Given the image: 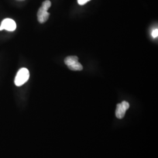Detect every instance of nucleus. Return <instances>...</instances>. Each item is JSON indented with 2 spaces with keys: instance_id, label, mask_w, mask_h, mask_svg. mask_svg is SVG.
I'll use <instances>...</instances> for the list:
<instances>
[{
  "instance_id": "0eeeda50",
  "label": "nucleus",
  "mask_w": 158,
  "mask_h": 158,
  "mask_svg": "<svg viewBox=\"0 0 158 158\" xmlns=\"http://www.w3.org/2000/svg\"><path fill=\"white\" fill-rule=\"evenodd\" d=\"M89 1H90V0H77V2H78V4L79 5L83 6V5L85 4Z\"/></svg>"
},
{
  "instance_id": "f257e3e1",
  "label": "nucleus",
  "mask_w": 158,
  "mask_h": 158,
  "mask_svg": "<svg viewBox=\"0 0 158 158\" xmlns=\"http://www.w3.org/2000/svg\"><path fill=\"white\" fill-rule=\"evenodd\" d=\"M51 2L49 0H46L43 2L41 7L38 11L37 16L38 20L40 23H44L47 21L49 19L50 14L48 12V10L51 7Z\"/></svg>"
},
{
  "instance_id": "7ed1b4c3",
  "label": "nucleus",
  "mask_w": 158,
  "mask_h": 158,
  "mask_svg": "<svg viewBox=\"0 0 158 158\" xmlns=\"http://www.w3.org/2000/svg\"><path fill=\"white\" fill-rule=\"evenodd\" d=\"M29 78V72L26 68L21 69L17 73L15 79V84L17 86H21L25 84Z\"/></svg>"
},
{
  "instance_id": "423d86ee",
  "label": "nucleus",
  "mask_w": 158,
  "mask_h": 158,
  "mask_svg": "<svg viewBox=\"0 0 158 158\" xmlns=\"http://www.w3.org/2000/svg\"><path fill=\"white\" fill-rule=\"evenodd\" d=\"M158 29H154L152 32V36L153 38H156L158 37Z\"/></svg>"
},
{
  "instance_id": "20e7f679",
  "label": "nucleus",
  "mask_w": 158,
  "mask_h": 158,
  "mask_svg": "<svg viewBox=\"0 0 158 158\" xmlns=\"http://www.w3.org/2000/svg\"><path fill=\"white\" fill-rule=\"evenodd\" d=\"M130 107V104L128 102H122L120 104H118L117 105V108L115 111V115L116 117L118 119L123 118L124 117L125 114L127 110Z\"/></svg>"
},
{
  "instance_id": "f03ea898",
  "label": "nucleus",
  "mask_w": 158,
  "mask_h": 158,
  "mask_svg": "<svg viewBox=\"0 0 158 158\" xmlns=\"http://www.w3.org/2000/svg\"><path fill=\"white\" fill-rule=\"evenodd\" d=\"M64 63L68 68L73 71H81L83 66L79 62V58L76 56H70L65 58Z\"/></svg>"
},
{
  "instance_id": "39448f33",
  "label": "nucleus",
  "mask_w": 158,
  "mask_h": 158,
  "mask_svg": "<svg viewBox=\"0 0 158 158\" xmlns=\"http://www.w3.org/2000/svg\"><path fill=\"white\" fill-rule=\"evenodd\" d=\"M17 28V25L15 22L10 18H6L4 19L0 26V31H2L4 29L8 31L12 32L15 30Z\"/></svg>"
}]
</instances>
